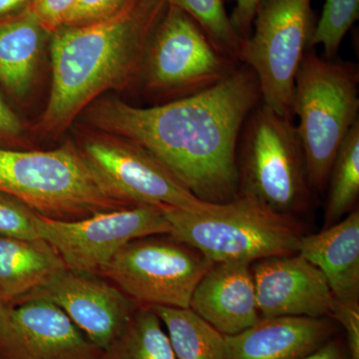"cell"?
Instances as JSON below:
<instances>
[{"label": "cell", "mask_w": 359, "mask_h": 359, "mask_svg": "<svg viewBox=\"0 0 359 359\" xmlns=\"http://www.w3.org/2000/svg\"><path fill=\"white\" fill-rule=\"evenodd\" d=\"M65 269L57 250L46 241L0 236V297L7 304L39 289Z\"/></svg>", "instance_id": "18"}, {"label": "cell", "mask_w": 359, "mask_h": 359, "mask_svg": "<svg viewBox=\"0 0 359 359\" xmlns=\"http://www.w3.org/2000/svg\"><path fill=\"white\" fill-rule=\"evenodd\" d=\"M332 318L276 316L226 337V359H299L313 353L337 332Z\"/></svg>", "instance_id": "16"}, {"label": "cell", "mask_w": 359, "mask_h": 359, "mask_svg": "<svg viewBox=\"0 0 359 359\" xmlns=\"http://www.w3.org/2000/svg\"><path fill=\"white\" fill-rule=\"evenodd\" d=\"M34 0H0V23L32 11Z\"/></svg>", "instance_id": "32"}, {"label": "cell", "mask_w": 359, "mask_h": 359, "mask_svg": "<svg viewBox=\"0 0 359 359\" xmlns=\"http://www.w3.org/2000/svg\"><path fill=\"white\" fill-rule=\"evenodd\" d=\"M0 192L59 221L130 207L111 195L72 139L49 150L0 148Z\"/></svg>", "instance_id": "4"}, {"label": "cell", "mask_w": 359, "mask_h": 359, "mask_svg": "<svg viewBox=\"0 0 359 359\" xmlns=\"http://www.w3.org/2000/svg\"><path fill=\"white\" fill-rule=\"evenodd\" d=\"M37 214L25 203L8 194L0 192V236L40 238L36 230Z\"/></svg>", "instance_id": "25"}, {"label": "cell", "mask_w": 359, "mask_h": 359, "mask_svg": "<svg viewBox=\"0 0 359 359\" xmlns=\"http://www.w3.org/2000/svg\"><path fill=\"white\" fill-rule=\"evenodd\" d=\"M0 141L7 142L9 149L32 150L34 145L25 136V128L20 118L7 105L0 95Z\"/></svg>", "instance_id": "27"}, {"label": "cell", "mask_w": 359, "mask_h": 359, "mask_svg": "<svg viewBox=\"0 0 359 359\" xmlns=\"http://www.w3.org/2000/svg\"><path fill=\"white\" fill-rule=\"evenodd\" d=\"M261 0H236L230 15L231 25L243 39H248L252 29L255 13Z\"/></svg>", "instance_id": "30"}, {"label": "cell", "mask_w": 359, "mask_h": 359, "mask_svg": "<svg viewBox=\"0 0 359 359\" xmlns=\"http://www.w3.org/2000/svg\"><path fill=\"white\" fill-rule=\"evenodd\" d=\"M332 320L344 327L351 359H359V302H335Z\"/></svg>", "instance_id": "28"}, {"label": "cell", "mask_w": 359, "mask_h": 359, "mask_svg": "<svg viewBox=\"0 0 359 359\" xmlns=\"http://www.w3.org/2000/svg\"><path fill=\"white\" fill-rule=\"evenodd\" d=\"M171 235L202 252L212 263L245 262L297 254L304 226L292 215L271 209L250 193L210 203L202 211L161 207Z\"/></svg>", "instance_id": "3"}, {"label": "cell", "mask_w": 359, "mask_h": 359, "mask_svg": "<svg viewBox=\"0 0 359 359\" xmlns=\"http://www.w3.org/2000/svg\"><path fill=\"white\" fill-rule=\"evenodd\" d=\"M72 140L111 195L130 207L140 205L202 211L203 202L147 150L121 137L75 126Z\"/></svg>", "instance_id": "10"}, {"label": "cell", "mask_w": 359, "mask_h": 359, "mask_svg": "<svg viewBox=\"0 0 359 359\" xmlns=\"http://www.w3.org/2000/svg\"><path fill=\"white\" fill-rule=\"evenodd\" d=\"M36 230L66 269L98 273L131 241L169 235L172 228L161 207L140 205L70 222L39 215Z\"/></svg>", "instance_id": "11"}, {"label": "cell", "mask_w": 359, "mask_h": 359, "mask_svg": "<svg viewBox=\"0 0 359 359\" xmlns=\"http://www.w3.org/2000/svg\"><path fill=\"white\" fill-rule=\"evenodd\" d=\"M58 306L42 299L9 304L0 327V359H102Z\"/></svg>", "instance_id": "13"}, {"label": "cell", "mask_w": 359, "mask_h": 359, "mask_svg": "<svg viewBox=\"0 0 359 359\" xmlns=\"http://www.w3.org/2000/svg\"><path fill=\"white\" fill-rule=\"evenodd\" d=\"M299 359H351L346 344L339 339L328 340L320 348Z\"/></svg>", "instance_id": "31"}, {"label": "cell", "mask_w": 359, "mask_h": 359, "mask_svg": "<svg viewBox=\"0 0 359 359\" xmlns=\"http://www.w3.org/2000/svg\"><path fill=\"white\" fill-rule=\"evenodd\" d=\"M297 254L320 269L337 302H359L358 209L320 233L302 236Z\"/></svg>", "instance_id": "17"}, {"label": "cell", "mask_w": 359, "mask_h": 359, "mask_svg": "<svg viewBox=\"0 0 359 359\" xmlns=\"http://www.w3.org/2000/svg\"><path fill=\"white\" fill-rule=\"evenodd\" d=\"M359 18V0H325L314 26L311 49L323 46V57L337 58L340 45Z\"/></svg>", "instance_id": "24"}, {"label": "cell", "mask_w": 359, "mask_h": 359, "mask_svg": "<svg viewBox=\"0 0 359 359\" xmlns=\"http://www.w3.org/2000/svg\"><path fill=\"white\" fill-rule=\"evenodd\" d=\"M77 0H34L32 13L45 29L52 33L65 25Z\"/></svg>", "instance_id": "29"}, {"label": "cell", "mask_w": 359, "mask_h": 359, "mask_svg": "<svg viewBox=\"0 0 359 359\" xmlns=\"http://www.w3.org/2000/svg\"><path fill=\"white\" fill-rule=\"evenodd\" d=\"M50 36L32 11L0 23V84L15 98L32 90Z\"/></svg>", "instance_id": "19"}, {"label": "cell", "mask_w": 359, "mask_h": 359, "mask_svg": "<svg viewBox=\"0 0 359 359\" xmlns=\"http://www.w3.org/2000/svg\"><path fill=\"white\" fill-rule=\"evenodd\" d=\"M237 66L188 14L167 6L149 41L139 81L149 95L172 101L214 86Z\"/></svg>", "instance_id": "9"}, {"label": "cell", "mask_w": 359, "mask_h": 359, "mask_svg": "<svg viewBox=\"0 0 359 359\" xmlns=\"http://www.w3.org/2000/svg\"><path fill=\"white\" fill-rule=\"evenodd\" d=\"M30 299H42L58 306L102 351L121 334L140 308L103 276L68 269L16 302Z\"/></svg>", "instance_id": "12"}, {"label": "cell", "mask_w": 359, "mask_h": 359, "mask_svg": "<svg viewBox=\"0 0 359 359\" xmlns=\"http://www.w3.org/2000/svg\"><path fill=\"white\" fill-rule=\"evenodd\" d=\"M167 6L165 0H132L110 20L52 32L51 90L35 134L55 138L104 94L138 82L149 41Z\"/></svg>", "instance_id": "2"}, {"label": "cell", "mask_w": 359, "mask_h": 359, "mask_svg": "<svg viewBox=\"0 0 359 359\" xmlns=\"http://www.w3.org/2000/svg\"><path fill=\"white\" fill-rule=\"evenodd\" d=\"M325 228L355 210L359 196V121L342 142L328 175Z\"/></svg>", "instance_id": "22"}, {"label": "cell", "mask_w": 359, "mask_h": 359, "mask_svg": "<svg viewBox=\"0 0 359 359\" xmlns=\"http://www.w3.org/2000/svg\"><path fill=\"white\" fill-rule=\"evenodd\" d=\"M252 264H214L194 290L190 309L224 337L244 332L261 320Z\"/></svg>", "instance_id": "15"}, {"label": "cell", "mask_w": 359, "mask_h": 359, "mask_svg": "<svg viewBox=\"0 0 359 359\" xmlns=\"http://www.w3.org/2000/svg\"><path fill=\"white\" fill-rule=\"evenodd\" d=\"M150 309L166 327L177 359H226V337L192 309Z\"/></svg>", "instance_id": "20"}, {"label": "cell", "mask_w": 359, "mask_h": 359, "mask_svg": "<svg viewBox=\"0 0 359 359\" xmlns=\"http://www.w3.org/2000/svg\"><path fill=\"white\" fill-rule=\"evenodd\" d=\"M238 191L276 211L294 216L309 207L311 189L306 156L294 120L257 104L238 145Z\"/></svg>", "instance_id": "6"}, {"label": "cell", "mask_w": 359, "mask_h": 359, "mask_svg": "<svg viewBox=\"0 0 359 359\" xmlns=\"http://www.w3.org/2000/svg\"><path fill=\"white\" fill-rule=\"evenodd\" d=\"M188 14L202 28L212 44L226 56L238 62L244 39L231 25L224 0H165Z\"/></svg>", "instance_id": "23"}, {"label": "cell", "mask_w": 359, "mask_h": 359, "mask_svg": "<svg viewBox=\"0 0 359 359\" xmlns=\"http://www.w3.org/2000/svg\"><path fill=\"white\" fill-rule=\"evenodd\" d=\"M359 71L354 63L327 59L309 50L295 76L292 116L299 117L311 189L327 188L335 156L359 121Z\"/></svg>", "instance_id": "5"}, {"label": "cell", "mask_w": 359, "mask_h": 359, "mask_svg": "<svg viewBox=\"0 0 359 359\" xmlns=\"http://www.w3.org/2000/svg\"><path fill=\"white\" fill-rule=\"evenodd\" d=\"M250 269L261 318H332L337 299L327 278L302 255L268 257Z\"/></svg>", "instance_id": "14"}, {"label": "cell", "mask_w": 359, "mask_h": 359, "mask_svg": "<svg viewBox=\"0 0 359 359\" xmlns=\"http://www.w3.org/2000/svg\"><path fill=\"white\" fill-rule=\"evenodd\" d=\"M214 264L169 233L131 241L98 273L140 308L190 309L194 290Z\"/></svg>", "instance_id": "8"}, {"label": "cell", "mask_w": 359, "mask_h": 359, "mask_svg": "<svg viewBox=\"0 0 359 359\" xmlns=\"http://www.w3.org/2000/svg\"><path fill=\"white\" fill-rule=\"evenodd\" d=\"M9 304H7L4 301L1 297H0V327L4 325L7 318V314H8Z\"/></svg>", "instance_id": "33"}, {"label": "cell", "mask_w": 359, "mask_h": 359, "mask_svg": "<svg viewBox=\"0 0 359 359\" xmlns=\"http://www.w3.org/2000/svg\"><path fill=\"white\" fill-rule=\"evenodd\" d=\"M132 0H77L63 26H86L102 22L121 13Z\"/></svg>", "instance_id": "26"}, {"label": "cell", "mask_w": 359, "mask_h": 359, "mask_svg": "<svg viewBox=\"0 0 359 359\" xmlns=\"http://www.w3.org/2000/svg\"><path fill=\"white\" fill-rule=\"evenodd\" d=\"M102 359H177L171 342L150 308H139Z\"/></svg>", "instance_id": "21"}, {"label": "cell", "mask_w": 359, "mask_h": 359, "mask_svg": "<svg viewBox=\"0 0 359 359\" xmlns=\"http://www.w3.org/2000/svg\"><path fill=\"white\" fill-rule=\"evenodd\" d=\"M314 22L311 0H261L252 32L244 39L238 62L256 75L262 103L294 120L295 76L311 50Z\"/></svg>", "instance_id": "7"}, {"label": "cell", "mask_w": 359, "mask_h": 359, "mask_svg": "<svg viewBox=\"0 0 359 359\" xmlns=\"http://www.w3.org/2000/svg\"><path fill=\"white\" fill-rule=\"evenodd\" d=\"M259 101L256 75L242 65L194 95L146 108L102 96L79 118L145 149L198 199L221 204L238 192V140Z\"/></svg>", "instance_id": "1"}]
</instances>
